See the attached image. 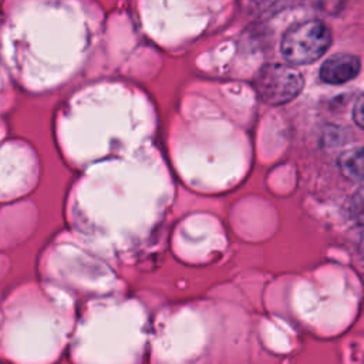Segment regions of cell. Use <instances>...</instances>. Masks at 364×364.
<instances>
[{
	"label": "cell",
	"instance_id": "1",
	"mask_svg": "<svg viewBox=\"0 0 364 364\" xmlns=\"http://www.w3.org/2000/svg\"><path fill=\"white\" fill-rule=\"evenodd\" d=\"M331 34L320 20H306L287 28L280 50L290 64L301 65L318 60L330 47Z\"/></svg>",
	"mask_w": 364,
	"mask_h": 364
},
{
	"label": "cell",
	"instance_id": "4",
	"mask_svg": "<svg viewBox=\"0 0 364 364\" xmlns=\"http://www.w3.org/2000/svg\"><path fill=\"white\" fill-rule=\"evenodd\" d=\"M338 165L346 176L364 182V146L344 152Z\"/></svg>",
	"mask_w": 364,
	"mask_h": 364
},
{
	"label": "cell",
	"instance_id": "2",
	"mask_svg": "<svg viewBox=\"0 0 364 364\" xmlns=\"http://www.w3.org/2000/svg\"><path fill=\"white\" fill-rule=\"evenodd\" d=\"M303 84L301 74L286 64H267L255 77L256 94L269 105L290 102L300 94Z\"/></svg>",
	"mask_w": 364,
	"mask_h": 364
},
{
	"label": "cell",
	"instance_id": "3",
	"mask_svg": "<svg viewBox=\"0 0 364 364\" xmlns=\"http://www.w3.org/2000/svg\"><path fill=\"white\" fill-rule=\"evenodd\" d=\"M360 67L361 63L357 55L338 53L323 63L320 78L327 84H344L351 81L360 73Z\"/></svg>",
	"mask_w": 364,
	"mask_h": 364
},
{
	"label": "cell",
	"instance_id": "7",
	"mask_svg": "<svg viewBox=\"0 0 364 364\" xmlns=\"http://www.w3.org/2000/svg\"><path fill=\"white\" fill-rule=\"evenodd\" d=\"M353 118L355 124L364 129V91L363 94L357 98L354 108H353Z\"/></svg>",
	"mask_w": 364,
	"mask_h": 364
},
{
	"label": "cell",
	"instance_id": "6",
	"mask_svg": "<svg viewBox=\"0 0 364 364\" xmlns=\"http://www.w3.org/2000/svg\"><path fill=\"white\" fill-rule=\"evenodd\" d=\"M250 3L255 4V7L259 9L260 11H269V10L276 11L284 7L287 0H250Z\"/></svg>",
	"mask_w": 364,
	"mask_h": 364
},
{
	"label": "cell",
	"instance_id": "5",
	"mask_svg": "<svg viewBox=\"0 0 364 364\" xmlns=\"http://www.w3.org/2000/svg\"><path fill=\"white\" fill-rule=\"evenodd\" d=\"M348 208L353 219L357 223L364 225V185L353 195Z\"/></svg>",
	"mask_w": 364,
	"mask_h": 364
}]
</instances>
